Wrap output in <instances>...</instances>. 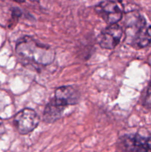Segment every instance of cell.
<instances>
[{
    "mask_svg": "<svg viewBox=\"0 0 151 152\" xmlns=\"http://www.w3.org/2000/svg\"><path fill=\"white\" fill-rule=\"evenodd\" d=\"M79 99V91L73 86H67L58 88L52 100L59 107L65 109L68 106L78 103Z\"/></svg>",
    "mask_w": 151,
    "mask_h": 152,
    "instance_id": "5",
    "label": "cell"
},
{
    "mask_svg": "<svg viewBox=\"0 0 151 152\" xmlns=\"http://www.w3.org/2000/svg\"><path fill=\"white\" fill-rule=\"evenodd\" d=\"M4 132V124H3V121L1 118H0V136L3 134Z\"/></svg>",
    "mask_w": 151,
    "mask_h": 152,
    "instance_id": "11",
    "label": "cell"
},
{
    "mask_svg": "<svg viewBox=\"0 0 151 152\" xmlns=\"http://www.w3.org/2000/svg\"><path fill=\"white\" fill-rule=\"evenodd\" d=\"M150 27L146 19L138 12L130 13L127 16L126 40L134 48H144L151 43Z\"/></svg>",
    "mask_w": 151,
    "mask_h": 152,
    "instance_id": "2",
    "label": "cell"
},
{
    "mask_svg": "<svg viewBox=\"0 0 151 152\" xmlns=\"http://www.w3.org/2000/svg\"><path fill=\"white\" fill-rule=\"evenodd\" d=\"M39 117L34 110L24 108L16 114L13 120L18 132L21 134H28L37 128Z\"/></svg>",
    "mask_w": 151,
    "mask_h": 152,
    "instance_id": "3",
    "label": "cell"
},
{
    "mask_svg": "<svg viewBox=\"0 0 151 152\" xmlns=\"http://www.w3.org/2000/svg\"><path fill=\"white\" fill-rule=\"evenodd\" d=\"M95 10L110 25L117 24L123 16V5L121 1H102L96 6Z\"/></svg>",
    "mask_w": 151,
    "mask_h": 152,
    "instance_id": "4",
    "label": "cell"
},
{
    "mask_svg": "<svg viewBox=\"0 0 151 152\" xmlns=\"http://www.w3.org/2000/svg\"><path fill=\"white\" fill-rule=\"evenodd\" d=\"M16 52L24 64L31 65L36 69L50 65L56 56L51 47L38 42L29 36L18 40Z\"/></svg>",
    "mask_w": 151,
    "mask_h": 152,
    "instance_id": "1",
    "label": "cell"
},
{
    "mask_svg": "<svg viewBox=\"0 0 151 152\" xmlns=\"http://www.w3.org/2000/svg\"><path fill=\"white\" fill-rule=\"evenodd\" d=\"M144 105L146 108H151V83L148 86L147 90L146 96L144 99Z\"/></svg>",
    "mask_w": 151,
    "mask_h": 152,
    "instance_id": "9",
    "label": "cell"
},
{
    "mask_svg": "<svg viewBox=\"0 0 151 152\" xmlns=\"http://www.w3.org/2000/svg\"><path fill=\"white\" fill-rule=\"evenodd\" d=\"M121 145L126 152H147V138L139 134L124 136Z\"/></svg>",
    "mask_w": 151,
    "mask_h": 152,
    "instance_id": "7",
    "label": "cell"
},
{
    "mask_svg": "<svg viewBox=\"0 0 151 152\" xmlns=\"http://www.w3.org/2000/svg\"><path fill=\"white\" fill-rule=\"evenodd\" d=\"M147 152H151V135L147 138Z\"/></svg>",
    "mask_w": 151,
    "mask_h": 152,
    "instance_id": "10",
    "label": "cell"
},
{
    "mask_svg": "<svg viewBox=\"0 0 151 152\" xmlns=\"http://www.w3.org/2000/svg\"><path fill=\"white\" fill-rule=\"evenodd\" d=\"M123 35V30L118 24L110 25L99 36V43L102 48L113 49L119 43Z\"/></svg>",
    "mask_w": 151,
    "mask_h": 152,
    "instance_id": "6",
    "label": "cell"
},
{
    "mask_svg": "<svg viewBox=\"0 0 151 152\" xmlns=\"http://www.w3.org/2000/svg\"><path fill=\"white\" fill-rule=\"evenodd\" d=\"M22 16V10H20L18 7H14L13 8V10H12V16H11V20H10V25L9 27L10 28H12V25H15L17 22L18 19L20 16Z\"/></svg>",
    "mask_w": 151,
    "mask_h": 152,
    "instance_id": "8",
    "label": "cell"
}]
</instances>
